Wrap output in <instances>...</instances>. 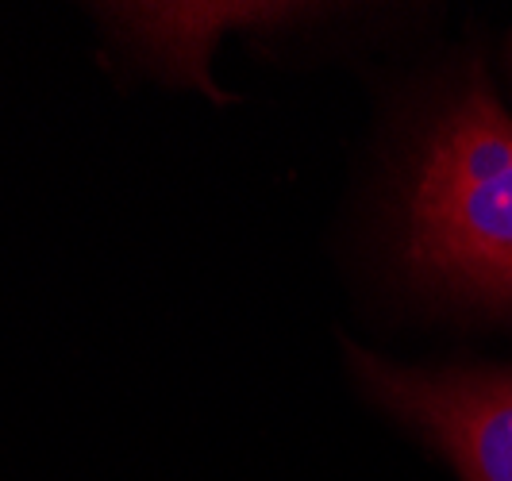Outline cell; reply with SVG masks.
<instances>
[{
  "label": "cell",
  "mask_w": 512,
  "mask_h": 481,
  "mask_svg": "<svg viewBox=\"0 0 512 481\" xmlns=\"http://www.w3.org/2000/svg\"><path fill=\"white\" fill-rule=\"evenodd\" d=\"M405 266L428 289L512 304V116L482 70L416 139L405 178Z\"/></svg>",
  "instance_id": "obj_1"
},
{
  "label": "cell",
  "mask_w": 512,
  "mask_h": 481,
  "mask_svg": "<svg viewBox=\"0 0 512 481\" xmlns=\"http://www.w3.org/2000/svg\"><path fill=\"white\" fill-rule=\"evenodd\" d=\"M366 397L451 458L462 481H512V370H412L351 347Z\"/></svg>",
  "instance_id": "obj_2"
}]
</instances>
